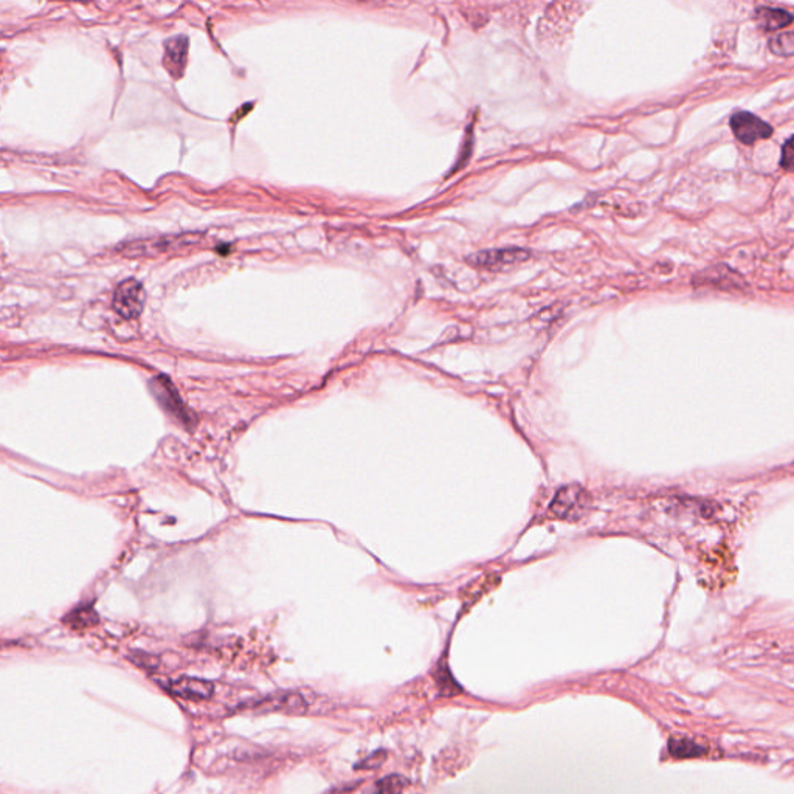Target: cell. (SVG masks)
<instances>
[{"mask_svg": "<svg viewBox=\"0 0 794 794\" xmlns=\"http://www.w3.org/2000/svg\"><path fill=\"white\" fill-rule=\"evenodd\" d=\"M407 781L401 776L385 777L384 781H380L377 787L380 788L382 794H401L404 791Z\"/></svg>", "mask_w": 794, "mask_h": 794, "instance_id": "obj_10", "label": "cell"}, {"mask_svg": "<svg viewBox=\"0 0 794 794\" xmlns=\"http://www.w3.org/2000/svg\"><path fill=\"white\" fill-rule=\"evenodd\" d=\"M771 53L782 58H790L794 55V32L782 33V35L774 36L768 42Z\"/></svg>", "mask_w": 794, "mask_h": 794, "instance_id": "obj_9", "label": "cell"}, {"mask_svg": "<svg viewBox=\"0 0 794 794\" xmlns=\"http://www.w3.org/2000/svg\"><path fill=\"white\" fill-rule=\"evenodd\" d=\"M145 301L146 294L142 284L137 280H126L115 289L112 304L118 315L132 320L142 314Z\"/></svg>", "mask_w": 794, "mask_h": 794, "instance_id": "obj_2", "label": "cell"}, {"mask_svg": "<svg viewBox=\"0 0 794 794\" xmlns=\"http://www.w3.org/2000/svg\"><path fill=\"white\" fill-rule=\"evenodd\" d=\"M757 24L765 30V32H776L781 28L788 27L793 24L794 14L790 11L782 10V8L759 7L756 10Z\"/></svg>", "mask_w": 794, "mask_h": 794, "instance_id": "obj_7", "label": "cell"}, {"mask_svg": "<svg viewBox=\"0 0 794 794\" xmlns=\"http://www.w3.org/2000/svg\"><path fill=\"white\" fill-rule=\"evenodd\" d=\"M171 691L180 698L187 700H208L215 692V687L210 681L199 680V678L183 677L171 684Z\"/></svg>", "mask_w": 794, "mask_h": 794, "instance_id": "obj_5", "label": "cell"}, {"mask_svg": "<svg viewBox=\"0 0 794 794\" xmlns=\"http://www.w3.org/2000/svg\"><path fill=\"white\" fill-rule=\"evenodd\" d=\"M729 126L737 140L745 145H753L759 140L770 139L773 135V128L768 125L767 121H763L762 118L751 114V112L740 111L732 115Z\"/></svg>", "mask_w": 794, "mask_h": 794, "instance_id": "obj_1", "label": "cell"}, {"mask_svg": "<svg viewBox=\"0 0 794 794\" xmlns=\"http://www.w3.org/2000/svg\"><path fill=\"white\" fill-rule=\"evenodd\" d=\"M781 166L788 173H794V135L782 146Z\"/></svg>", "mask_w": 794, "mask_h": 794, "instance_id": "obj_11", "label": "cell"}, {"mask_svg": "<svg viewBox=\"0 0 794 794\" xmlns=\"http://www.w3.org/2000/svg\"><path fill=\"white\" fill-rule=\"evenodd\" d=\"M669 751L670 754L677 757V759H691V757H700L706 754V748L698 745V743L692 742V740L684 739V737H680V739H675V737L674 739H670Z\"/></svg>", "mask_w": 794, "mask_h": 794, "instance_id": "obj_8", "label": "cell"}, {"mask_svg": "<svg viewBox=\"0 0 794 794\" xmlns=\"http://www.w3.org/2000/svg\"><path fill=\"white\" fill-rule=\"evenodd\" d=\"M187 55L188 38L177 36V38L170 39V41L166 42V69L170 70L173 76L182 75L183 67L187 63Z\"/></svg>", "mask_w": 794, "mask_h": 794, "instance_id": "obj_6", "label": "cell"}, {"mask_svg": "<svg viewBox=\"0 0 794 794\" xmlns=\"http://www.w3.org/2000/svg\"><path fill=\"white\" fill-rule=\"evenodd\" d=\"M529 253L522 249L492 250V252H481L473 256L472 263L481 267L512 266V264L522 263L528 258Z\"/></svg>", "mask_w": 794, "mask_h": 794, "instance_id": "obj_4", "label": "cell"}, {"mask_svg": "<svg viewBox=\"0 0 794 794\" xmlns=\"http://www.w3.org/2000/svg\"><path fill=\"white\" fill-rule=\"evenodd\" d=\"M255 708L259 711L303 712L308 708V703L298 692H281V694L269 695L259 701Z\"/></svg>", "mask_w": 794, "mask_h": 794, "instance_id": "obj_3", "label": "cell"}]
</instances>
